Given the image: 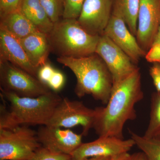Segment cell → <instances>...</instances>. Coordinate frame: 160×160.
Listing matches in <instances>:
<instances>
[{"label": "cell", "mask_w": 160, "mask_h": 160, "mask_svg": "<svg viewBox=\"0 0 160 160\" xmlns=\"http://www.w3.org/2000/svg\"><path fill=\"white\" fill-rule=\"evenodd\" d=\"M139 69L112 87L105 107H100L93 129L99 137L124 139L123 129L127 121L135 119V107L144 98Z\"/></svg>", "instance_id": "cell-1"}, {"label": "cell", "mask_w": 160, "mask_h": 160, "mask_svg": "<svg viewBox=\"0 0 160 160\" xmlns=\"http://www.w3.org/2000/svg\"><path fill=\"white\" fill-rule=\"evenodd\" d=\"M1 96L9 103L0 107V130L22 125H47L62 98L52 91L36 98L22 97L1 89Z\"/></svg>", "instance_id": "cell-2"}, {"label": "cell", "mask_w": 160, "mask_h": 160, "mask_svg": "<svg viewBox=\"0 0 160 160\" xmlns=\"http://www.w3.org/2000/svg\"><path fill=\"white\" fill-rule=\"evenodd\" d=\"M58 62L68 67L77 79L74 92L78 97L90 95L106 105L111 95L113 81L106 63L96 53L82 58L58 57Z\"/></svg>", "instance_id": "cell-3"}, {"label": "cell", "mask_w": 160, "mask_h": 160, "mask_svg": "<svg viewBox=\"0 0 160 160\" xmlns=\"http://www.w3.org/2000/svg\"><path fill=\"white\" fill-rule=\"evenodd\" d=\"M50 51L60 57L82 58L95 53L100 36L92 35L77 19L62 18L47 34Z\"/></svg>", "instance_id": "cell-4"}, {"label": "cell", "mask_w": 160, "mask_h": 160, "mask_svg": "<svg viewBox=\"0 0 160 160\" xmlns=\"http://www.w3.org/2000/svg\"><path fill=\"white\" fill-rule=\"evenodd\" d=\"M41 146L37 132L27 126L0 130V160H31Z\"/></svg>", "instance_id": "cell-5"}, {"label": "cell", "mask_w": 160, "mask_h": 160, "mask_svg": "<svg viewBox=\"0 0 160 160\" xmlns=\"http://www.w3.org/2000/svg\"><path fill=\"white\" fill-rule=\"evenodd\" d=\"M0 84L1 89L22 97H38L52 91L38 78L2 60H0Z\"/></svg>", "instance_id": "cell-6"}, {"label": "cell", "mask_w": 160, "mask_h": 160, "mask_svg": "<svg viewBox=\"0 0 160 160\" xmlns=\"http://www.w3.org/2000/svg\"><path fill=\"white\" fill-rule=\"evenodd\" d=\"M100 111V107L90 109L82 102L64 98L57 106L46 126L65 128L81 126L83 129L82 134L86 136L93 128Z\"/></svg>", "instance_id": "cell-7"}, {"label": "cell", "mask_w": 160, "mask_h": 160, "mask_svg": "<svg viewBox=\"0 0 160 160\" xmlns=\"http://www.w3.org/2000/svg\"><path fill=\"white\" fill-rule=\"evenodd\" d=\"M95 53L106 63L112 77L113 86L139 69L130 58L105 35L100 36Z\"/></svg>", "instance_id": "cell-8"}, {"label": "cell", "mask_w": 160, "mask_h": 160, "mask_svg": "<svg viewBox=\"0 0 160 160\" xmlns=\"http://www.w3.org/2000/svg\"><path fill=\"white\" fill-rule=\"evenodd\" d=\"M103 34L109 38L136 65L141 58L145 57L146 52L141 48L122 16L116 10L112 9L109 22Z\"/></svg>", "instance_id": "cell-9"}, {"label": "cell", "mask_w": 160, "mask_h": 160, "mask_svg": "<svg viewBox=\"0 0 160 160\" xmlns=\"http://www.w3.org/2000/svg\"><path fill=\"white\" fill-rule=\"evenodd\" d=\"M113 0H85L77 19L89 34L101 36L109 22Z\"/></svg>", "instance_id": "cell-10"}, {"label": "cell", "mask_w": 160, "mask_h": 160, "mask_svg": "<svg viewBox=\"0 0 160 160\" xmlns=\"http://www.w3.org/2000/svg\"><path fill=\"white\" fill-rule=\"evenodd\" d=\"M135 143L132 139L125 140L111 136L99 137L90 142L82 143L71 155L72 160L96 157H112L128 152Z\"/></svg>", "instance_id": "cell-11"}, {"label": "cell", "mask_w": 160, "mask_h": 160, "mask_svg": "<svg viewBox=\"0 0 160 160\" xmlns=\"http://www.w3.org/2000/svg\"><path fill=\"white\" fill-rule=\"evenodd\" d=\"M37 133L42 146L55 153L71 156L82 143V134L69 129L45 125L39 128Z\"/></svg>", "instance_id": "cell-12"}, {"label": "cell", "mask_w": 160, "mask_h": 160, "mask_svg": "<svg viewBox=\"0 0 160 160\" xmlns=\"http://www.w3.org/2000/svg\"><path fill=\"white\" fill-rule=\"evenodd\" d=\"M160 22V0H140L136 39L147 52L153 43Z\"/></svg>", "instance_id": "cell-13"}, {"label": "cell", "mask_w": 160, "mask_h": 160, "mask_svg": "<svg viewBox=\"0 0 160 160\" xmlns=\"http://www.w3.org/2000/svg\"><path fill=\"white\" fill-rule=\"evenodd\" d=\"M0 60L6 61L38 78V69L30 62L19 39L0 29Z\"/></svg>", "instance_id": "cell-14"}, {"label": "cell", "mask_w": 160, "mask_h": 160, "mask_svg": "<svg viewBox=\"0 0 160 160\" xmlns=\"http://www.w3.org/2000/svg\"><path fill=\"white\" fill-rule=\"evenodd\" d=\"M32 66L37 69L48 62L50 51L47 34L37 32L19 39Z\"/></svg>", "instance_id": "cell-15"}, {"label": "cell", "mask_w": 160, "mask_h": 160, "mask_svg": "<svg viewBox=\"0 0 160 160\" xmlns=\"http://www.w3.org/2000/svg\"><path fill=\"white\" fill-rule=\"evenodd\" d=\"M0 29L6 30L18 39L40 32L20 10L0 18Z\"/></svg>", "instance_id": "cell-16"}, {"label": "cell", "mask_w": 160, "mask_h": 160, "mask_svg": "<svg viewBox=\"0 0 160 160\" xmlns=\"http://www.w3.org/2000/svg\"><path fill=\"white\" fill-rule=\"evenodd\" d=\"M20 11L41 32L47 34L52 29L53 23L39 0H22Z\"/></svg>", "instance_id": "cell-17"}, {"label": "cell", "mask_w": 160, "mask_h": 160, "mask_svg": "<svg viewBox=\"0 0 160 160\" xmlns=\"http://www.w3.org/2000/svg\"><path fill=\"white\" fill-rule=\"evenodd\" d=\"M140 0H113L112 9L122 16L132 33L136 37Z\"/></svg>", "instance_id": "cell-18"}, {"label": "cell", "mask_w": 160, "mask_h": 160, "mask_svg": "<svg viewBox=\"0 0 160 160\" xmlns=\"http://www.w3.org/2000/svg\"><path fill=\"white\" fill-rule=\"evenodd\" d=\"M130 133L135 146L142 150L147 160H160V135L147 138L132 132Z\"/></svg>", "instance_id": "cell-19"}, {"label": "cell", "mask_w": 160, "mask_h": 160, "mask_svg": "<svg viewBox=\"0 0 160 160\" xmlns=\"http://www.w3.org/2000/svg\"><path fill=\"white\" fill-rule=\"evenodd\" d=\"M160 135V92H153L151 97L149 125L144 136L147 138Z\"/></svg>", "instance_id": "cell-20"}, {"label": "cell", "mask_w": 160, "mask_h": 160, "mask_svg": "<svg viewBox=\"0 0 160 160\" xmlns=\"http://www.w3.org/2000/svg\"><path fill=\"white\" fill-rule=\"evenodd\" d=\"M52 23L62 18L64 12V0H39Z\"/></svg>", "instance_id": "cell-21"}, {"label": "cell", "mask_w": 160, "mask_h": 160, "mask_svg": "<svg viewBox=\"0 0 160 160\" xmlns=\"http://www.w3.org/2000/svg\"><path fill=\"white\" fill-rule=\"evenodd\" d=\"M63 18L78 19L85 0H64Z\"/></svg>", "instance_id": "cell-22"}, {"label": "cell", "mask_w": 160, "mask_h": 160, "mask_svg": "<svg viewBox=\"0 0 160 160\" xmlns=\"http://www.w3.org/2000/svg\"><path fill=\"white\" fill-rule=\"evenodd\" d=\"M31 160H72L69 155L52 152L41 146Z\"/></svg>", "instance_id": "cell-23"}, {"label": "cell", "mask_w": 160, "mask_h": 160, "mask_svg": "<svg viewBox=\"0 0 160 160\" xmlns=\"http://www.w3.org/2000/svg\"><path fill=\"white\" fill-rule=\"evenodd\" d=\"M22 0H0V18L19 11Z\"/></svg>", "instance_id": "cell-24"}, {"label": "cell", "mask_w": 160, "mask_h": 160, "mask_svg": "<svg viewBox=\"0 0 160 160\" xmlns=\"http://www.w3.org/2000/svg\"><path fill=\"white\" fill-rule=\"evenodd\" d=\"M65 83V78L62 72L55 70L48 83V86L52 90L58 91L63 88Z\"/></svg>", "instance_id": "cell-25"}, {"label": "cell", "mask_w": 160, "mask_h": 160, "mask_svg": "<svg viewBox=\"0 0 160 160\" xmlns=\"http://www.w3.org/2000/svg\"><path fill=\"white\" fill-rule=\"evenodd\" d=\"M55 70L48 62L40 67L38 72V78L48 86V83Z\"/></svg>", "instance_id": "cell-26"}, {"label": "cell", "mask_w": 160, "mask_h": 160, "mask_svg": "<svg viewBox=\"0 0 160 160\" xmlns=\"http://www.w3.org/2000/svg\"><path fill=\"white\" fill-rule=\"evenodd\" d=\"M145 58L148 62L160 63V44L153 42L149 50L146 52Z\"/></svg>", "instance_id": "cell-27"}, {"label": "cell", "mask_w": 160, "mask_h": 160, "mask_svg": "<svg viewBox=\"0 0 160 160\" xmlns=\"http://www.w3.org/2000/svg\"><path fill=\"white\" fill-rule=\"evenodd\" d=\"M149 74L157 92H160V63H153L149 69Z\"/></svg>", "instance_id": "cell-28"}, {"label": "cell", "mask_w": 160, "mask_h": 160, "mask_svg": "<svg viewBox=\"0 0 160 160\" xmlns=\"http://www.w3.org/2000/svg\"><path fill=\"white\" fill-rule=\"evenodd\" d=\"M126 160H147L145 155L143 152H135L129 154Z\"/></svg>", "instance_id": "cell-29"}, {"label": "cell", "mask_w": 160, "mask_h": 160, "mask_svg": "<svg viewBox=\"0 0 160 160\" xmlns=\"http://www.w3.org/2000/svg\"><path fill=\"white\" fill-rule=\"evenodd\" d=\"M128 152L121 153V154L117 155L111 158L110 160H126L129 155Z\"/></svg>", "instance_id": "cell-30"}, {"label": "cell", "mask_w": 160, "mask_h": 160, "mask_svg": "<svg viewBox=\"0 0 160 160\" xmlns=\"http://www.w3.org/2000/svg\"><path fill=\"white\" fill-rule=\"evenodd\" d=\"M112 157H96L84 158L82 160H110Z\"/></svg>", "instance_id": "cell-31"}, {"label": "cell", "mask_w": 160, "mask_h": 160, "mask_svg": "<svg viewBox=\"0 0 160 160\" xmlns=\"http://www.w3.org/2000/svg\"><path fill=\"white\" fill-rule=\"evenodd\" d=\"M153 42H158L160 44V22L159 26L157 33L156 35V37L155 38Z\"/></svg>", "instance_id": "cell-32"}]
</instances>
